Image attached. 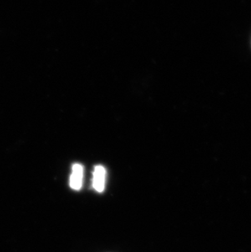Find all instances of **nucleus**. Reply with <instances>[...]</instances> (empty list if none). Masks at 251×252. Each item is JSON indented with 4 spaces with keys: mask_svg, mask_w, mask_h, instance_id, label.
<instances>
[{
    "mask_svg": "<svg viewBox=\"0 0 251 252\" xmlns=\"http://www.w3.org/2000/svg\"><path fill=\"white\" fill-rule=\"evenodd\" d=\"M106 169L101 165L95 166L93 171V187L98 193H102L105 188Z\"/></svg>",
    "mask_w": 251,
    "mask_h": 252,
    "instance_id": "obj_1",
    "label": "nucleus"
},
{
    "mask_svg": "<svg viewBox=\"0 0 251 252\" xmlns=\"http://www.w3.org/2000/svg\"><path fill=\"white\" fill-rule=\"evenodd\" d=\"M83 167L79 163H74L69 178V186L74 190H80L83 186Z\"/></svg>",
    "mask_w": 251,
    "mask_h": 252,
    "instance_id": "obj_2",
    "label": "nucleus"
}]
</instances>
